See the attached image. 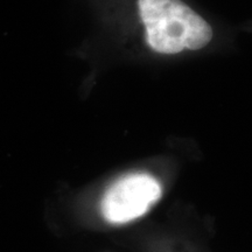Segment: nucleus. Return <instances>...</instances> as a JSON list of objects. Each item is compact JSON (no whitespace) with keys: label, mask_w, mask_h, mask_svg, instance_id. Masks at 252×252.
Segmentation results:
<instances>
[{"label":"nucleus","mask_w":252,"mask_h":252,"mask_svg":"<svg viewBox=\"0 0 252 252\" xmlns=\"http://www.w3.org/2000/svg\"><path fill=\"white\" fill-rule=\"evenodd\" d=\"M138 7L154 52L178 54L203 48L212 40L209 25L180 0H139Z\"/></svg>","instance_id":"nucleus-1"},{"label":"nucleus","mask_w":252,"mask_h":252,"mask_svg":"<svg viewBox=\"0 0 252 252\" xmlns=\"http://www.w3.org/2000/svg\"><path fill=\"white\" fill-rule=\"evenodd\" d=\"M161 185L145 173L126 175L104 194L100 209L112 224H123L143 216L161 196Z\"/></svg>","instance_id":"nucleus-2"}]
</instances>
